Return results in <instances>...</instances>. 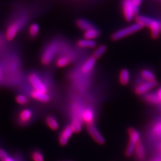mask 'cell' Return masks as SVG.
Masks as SVG:
<instances>
[{
  "label": "cell",
  "mask_w": 161,
  "mask_h": 161,
  "mask_svg": "<svg viewBox=\"0 0 161 161\" xmlns=\"http://www.w3.org/2000/svg\"><path fill=\"white\" fill-rule=\"evenodd\" d=\"M142 28H143V26L139 24L136 23V24H132L129 26H127L122 29H120L118 30V31L115 32V33H114L112 35V39L113 40H115H115H120L129 36V35H131L139 31V30H140Z\"/></svg>",
  "instance_id": "6da1fadb"
},
{
  "label": "cell",
  "mask_w": 161,
  "mask_h": 161,
  "mask_svg": "<svg viewBox=\"0 0 161 161\" xmlns=\"http://www.w3.org/2000/svg\"><path fill=\"white\" fill-rule=\"evenodd\" d=\"M122 9L125 19L131 22L138 12V8L136 7L132 0H123Z\"/></svg>",
  "instance_id": "7a4b0ae2"
},
{
  "label": "cell",
  "mask_w": 161,
  "mask_h": 161,
  "mask_svg": "<svg viewBox=\"0 0 161 161\" xmlns=\"http://www.w3.org/2000/svg\"><path fill=\"white\" fill-rule=\"evenodd\" d=\"M58 50V46L55 42L50 43L43 52L41 62L43 64L47 65L52 62L54 57Z\"/></svg>",
  "instance_id": "3957f363"
},
{
  "label": "cell",
  "mask_w": 161,
  "mask_h": 161,
  "mask_svg": "<svg viewBox=\"0 0 161 161\" xmlns=\"http://www.w3.org/2000/svg\"><path fill=\"white\" fill-rule=\"evenodd\" d=\"M26 19L24 18L22 19H19L17 21L13 22L12 24H10V26L6 30V39L8 40H9L11 41L14 38L16 37L17 35L18 32H19V30L20 28H22V26L24 24V23L26 22Z\"/></svg>",
  "instance_id": "277c9868"
},
{
  "label": "cell",
  "mask_w": 161,
  "mask_h": 161,
  "mask_svg": "<svg viewBox=\"0 0 161 161\" xmlns=\"http://www.w3.org/2000/svg\"><path fill=\"white\" fill-rule=\"evenodd\" d=\"M28 79L34 90L39 91V92L43 93H47L48 89L46 85L42 81L41 79L36 73H32L30 74L28 77Z\"/></svg>",
  "instance_id": "5b68a950"
},
{
  "label": "cell",
  "mask_w": 161,
  "mask_h": 161,
  "mask_svg": "<svg viewBox=\"0 0 161 161\" xmlns=\"http://www.w3.org/2000/svg\"><path fill=\"white\" fill-rule=\"evenodd\" d=\"M87 130L88 133L95 142H97L99 145H103L105 143V139L103 136V135L100 133L98 129L93 124L87 125Z\"/></svg>",
  "instance_id": "8992f818"
},
{
  "label": "cell",
  "mask_w": 161,
  "mask_h": 161,
  "mask_svg": "<svg viewBox=\"0 0 161 161\" xmlns=\"http://www.w3.org/2000/svg\"><path fill=\"white\" fill-rule=\"evenodd\" d=\"M158 82L157 80H154V81H147L143 83L142 84L138 85V86L136 87L134 89V92L136 95H144L148 92V91L153 89L156 86H157Z\"/></svg>",
  "instance_id": "52a82bcc"
},
{
  "label": "cell",
  "mask_w": 161,
  "mask_h": 161,
  "mask_svg": "<svg viewBox=\"0 0 161 161\" xmlns=\"http://www.w3.org/2000/svg\"><path fill=\"white\" fill-rule=\"evenodd\" d=\"M73 133L74 132L71 126H70V125H67V126L63 129L58 137V142L60 145L63 146V147L66 146L69 142V138L72 136Z\"/></svg>",
  "instance_id": "ba28073f"
},
{
  "label": "cell",
  "mask_w": 161,
  "mask_h": 161,
  "mask_svg": "<svg viewBox=\"0 0 161 161\" xmlns=\"http://www.w3.org/2000/svg\"><path fill=\"white\" fill-rule=\"evenodd\" d=\"M80 118L84 123L88 125H92L94 122L95 115L94 112L92 108H85L80 115Z\"/></svg>",
  "instance_id": "9c48e42d"
},
{
  "label": "cell",
  "mask_w": 161,
  "mask_h": 161,
  "mask_svg": "<svg viewBox=\"0 0 161 161\" xmlns=\"http://www.w3.org/2000/svg\"><path fill=\"white\" fill-rule=\"evenodd\" d=\"M30 95L31 97L36 99L38 102H43V103H47L48 102H50V97L49 95L47 94V93H43L41 92H39V91H36V90H33L30 93Z\"/></svg>",
  "instance_id": "30bf717a"
},
{
  "label": "cell",
  "mask_w": 161,
  "mask_h": 161,
  "mask_svg": "<svg viewBox=\"0 0 161 161\" xmlns=\"http://www.w3.org/2000/svg\"><path fill=\"white\" fill-rule=\"evenodd\" d=\"M148 28L150 30L151 36L154 39H157L159 36L160 30V25L158 21L153 19V21L151 22Z\"/></svg>",
  "instance_id": "8fae6325"
},
{
  "label": "cell",
  "mask_w": 161,
  "mask_h": 161,
  "mask_svg": "<svg viewBox=\"0 0 161 161\" xmlns=\"http://www.w3.org/2000/svg\"><path fill=\"white\" fill-rule=\"evenodd\" d=\"M134 153L136 157L139 161H143L146 158V151L143 144L140 142L135 146Z\"/></svg>",
  "instance_id": "7c38bea8"
},
{
  "label": "cell",
  "mask_w": 161,
  "mask_h": 161,
  "mask_svg": "<svg viewBox=\"0 0 161 161\" xmlns=\"http://www.w3.org/2000/svg\"><path fill=\"white\" fill-rule=\"evenodd\" d=\"M130 74L129 70L126 69H123L120 70L119 74V83L125 86L130 83Z\"/></svg>",
  "instance_id": "4fadbf2b"
},
{
  "label": "cell",
  "mask_w": 161,
  "mask_h": 161,
  "mask_svg": "<svg viewBox=\"0 0 161 161\" xmlns=\"http://www.w3.org/2000/svg\"><path fill=\"white\" fill-rule=\"evenodd\" d=\"M128 134L130 142L134 143L135 144L141 142L140 134L135 128H129L128 129Z\"/></svg>",
  "instance_id": "5bb4252c"
},
{
  "label": "cell",
  "mask_w": 161,
  "mask_h": 161,
  "mask_svg": "<svg viewBox=\"0 0 161 161\" xmlns=\"http://www.w3.org/2000/svg\"><path fill=\"white\" fill-rule=\"evenodd\" d=\"M32 115V111L29 109H24L19 114V120L22 124H26L30 120Z\"/></svg>",
  "instance_id": "9a60e30c"
},
{
  "label": "cell",
  "mask_w": 161,
  "mask_h": 161,
  "mask_svg": "<svg viewBox=\"0 0 161 161\" xmlns=\"http://www.w3.org/2000/svg\"><path fill=\"white\" fill-rule=\"evenodd\" d=\"M78 47L83 48H93L96 47L97 43L93 40L89 39H81L78 40Z\"/></svg>",
  "instance_id": "2e32d148"
},
{
  "label": "cell",
  "mask_w": 161,
  "mask_h": 161,
  "mask_svg": "<svg viewBox=\"0 0 161 161\" xmlns=\"http://www.w3.org/2000/svg\"><path fill=\"white\" fill-rule=\"evenodd\" d=\"M95 63H96V59H95L94 57H92L89 58L82 66L81 71L83 73H87L90 72L91 70H92V69L93 68V67L95 66Z\"/></svg>",
  "instance_id": "e0dca14e"
},
{
  "label": "cell",
  "mask_w": 161,
  "mask_h": 161,
  "mask_svg": "<svg viewBox=\"0 0 161 161\" xmlns=\"http://www.w3.org/2000/svg\"><path fill=\"white\" fill-rule=\"evenodd\" d=\"M45 122H46L47 126L52 130H57L59 128L58 122L53 115H48L45 119Z\"/></svg>",
  "instance_id": "ac0fdd59"
},
{
  "label": "cell",
  "mask_w": 161,
  "mask_h": 161,
  "mask_svg": "<svg viewBox=\"0 0 161 161\" xmlns=\"http://www.w3.org/2000/svg\"><path fill=\"white\" fill-rule=\"evenodd\" d=\"M100 34L99 30L95 28H92L91 29H89L86 31H85L83 36L85 39H89V40H93L99 37Z\"/></svg>",
  "instance_id": "d6986e66"
},
{
  "label": "cell",
  "mask_w": 161,
  "mask_h": 161,
  "mask_svg": "<svg viewBox=\"0 0 161 161\" xmlns=\"http://www.w3.org/2000/svg\"><path fill=\"white\" fill-rule=\"evenodd\" d=\"M74 133H79L82 130V122H81V118H79V117L75 116L73 118L71 124H70Z\"/></svg>",
  "instance_id": "ffe728a7"
},
{
  "label": "cell",
  "mask_w": 161,
  "mask_h": 161,
  "mask_svg": "<svg viewBox=\"0 0 161 161\" xmlns=\"http://www.w3.org/2000/svg\"><path fill=\"white\" fill-rule=\"evenodd\" d=\"M76 24L79 28L84 30V31H86V30L89 29L94 28V26L92 23H90L87 20L82 18L78 19L76 22Z\"/></svg>",
  "instance_id": "44dd1931"
},
{
  "label": "cell",
  "mask_w": 161,
  "mask_h": 161,
  "mask_svg": "<svg viewBox=\"0 0 161 161\" xmlns=\"http://www.w3.org/2000/svg\"><path fill=\"white\" fill-rule=\"evenodd\" d=\"M135 20L137 24L142 25L143 27L147 26L148 28L151 22L153 21V19L144 16H137L135 18Z\"/></svg>",
  "instance_id": "7402d4cb"
},
{
  "label": "cell",
  "mask_w": 161,
  "mask_h": 161,
  "mask_svg": "<svg viewBox=\"0 0 161 161\" xmlns=\"http://www.w3.org/2000/svg\"><path fill=\"white\" fill-rule=\"evenodd\" d=\"M144 99L146 102H147L148 103H152V104L160 103L157 94L154 93H150L146 94L144 96Z\"/></svg>",
  "instance_id": "603a6c76"
},
{
  "label": "cell",
  "mask_w": 161,
  "mask_h": 161,
  "mask_svg": "<svg viewBox=\"0 0 161 161\" xmlns=\"http://www.w3.org/2000/svg\"><path fill=\"white\" fill-rule=\"evenodd\" d=\"M140 75L147 81H154L156 80L154 74L147 69H144L140 72Z\"/></svg>",
  "instance_id": "cb8c5ba5"
},
{
  "label": "cell",
  "mask_w": 161,
  "mask_h": 161,
  "mask_svg": "<svg viewBox=\"0 0 161 161\" xmlns=\"http://www.w3.org/2000/svg\"><path fill=\"white\" fill-rule=\"evenodd\" d=\"M70 63V58L68 56H63L59 57L56 61L57 66L59 68H63Z\"/></svg>",
  "instance_id": "d4e9b609"
},
{
  "label": "cell",
  "mask_w": 161,
  "mask_h": 161,
  "mask_svg": "<svg viewBox=\"0 0 161 161\" xmlns=\"http://www.w3.org/2000/svg\"><path fill=\"white\" fill-rule=\"evenodd\" d=\"M107 50V47L105 45H100L96 49H95V51L93 54V57H94L95 59H98L101 57H102L103 54L105 53Z\"/></svg>",
  "instance_id": "484cf974"
},
{
  "label": "cell",
  "mask_w": 161,
  "mask_h": 161,
  "mask_svg": "<svg viewBox=\"0 0 161 161\" xmlns=\"http://www.w3.org/2000/svg\"><path fill=\"white\" fill-rule=\"evenodd\" d=\"M39 32H40V27L38 26V24L34 23L30 25L28 30V32L30 37L34 38L37 36L39 34Z\"/></svg>",
  "instance_id": "4316f807"
},
{
  "label": "cell",
  "mask_w": 161,
  "mask_h": 161,
  "mask_svg": "<svg viewBox=\"0 0 161 161\" xmlns=\"http://www.w3.org/2000/svg\"><path fill=\"white\" fill-rule=\"evenodd\" d=\"M135 146L136 144L134 143L129 141L126 149H125V155L127 157H130L131 156H132V154L134 153Z\"/></svg>",
  "instance_id": "83f0119b"
},
{
  "label": "cell",
  "mask_w": 161,
  "mask_h": 161,
  "mask_svg": "<svg viewBox=\"0 0 161 161\" xmlns=\"http://www.w3.org/2000/svg\"><path fill=\"white\" fill-rule=\"evenodd\" d=\"M31 158L33 161H44L42 153L39 150H34L31 154Z\"/></svg>",
  "instance_id": "f1b7e54d"
},
{
  "label": "cell",
  "mask_w": 161,
  "mask_h": 161,
  "mask_svg": "<svg viewBox=\"0 0 161 161\" xmlns=\"http://www.w3.org/2000/svg\"><path fill=\"white\" fill-rule=\"evenodd\" d=\"M16 101L19 105H26L29 102L28 98L24 95H18L16 97Z\"/></svg>",
  "instance_id": "f546056e"
},
{
  "label": "cell",
  "mask_w": 161,
  "mask_h": 161,
  "mask_svg": "<svg viewBox=\"0 0 161 161\" xmlns=\"http://www.w3.org/2000/svg\"><path fill=\"white\" fill-rule=\"evenodd\" d=\"M153 132L157 136H161V122L155 124L153 128Z\"/></svg>",
  "instance_id": "4dcf8cb0"
},
{
  "label": "cell",
  "mask_w": 161,
  "mask_h": 161,
  "mask_svg": "<svg viewBox=\"0 0 161 161\" xmlns=\"http://www.w3.org/2000/svg\"><path fill=\"white\" fill-rule=\"evenodd\" d=\"M8 156L9 155L8 154V153L6 152V151H4L3 150H0V159H1L2 161L6 159Z\"/></svg>",
  "instance_id": "1f68e13d"
},
{
  "label": "cell",
  "mask_w": 161,
  "mask_h": 161,
  "mask_svg": "<svg viewBox=\"0 0 161 161\" xmlns=\"http://www.w3.org/2000/svg\"><path fill=\"white\" fill-rule=\"evenodd\" d=\"M132 1L134 6L137 8H138L141 5V3H142V0H132Z\"/></svg>",
  "instance_id": "d6a6232c"
},
{
  "label": "cell",
  "mask_w": 161,
  "mask_h": 161,
  "mask_svg": "<svg viewBox=\"0 0 161 161\" xmlns=\"http://www.w3.org/2000/svg\"><path fill=\"white\" fill-rule=\"evenodd\" d=\"M158 97V99L160 100V102L161 103V88H160L158 91H157V93Z\"/></svg>",
  "instance_id": "836d02e7"
},
{
  "label": "cell",
  "mask_w": 161,
  "mask_h": 161,
  "mask_svg": "<svg viewBox=\"0 0 161 161\" xmlns=\"http://www.w3.org/2000/svg\"><path fill=\"white\" fill-rule=\"evenodd\" d=\"M3 161H15V160L13 158H12V157H8L5 159V160H3Z\"/></svg>",
  "instance_id": "e575fe53"
},
{
  "label": "cell",
  "mask_w": 161,
  "mask_h": 161,
  "mask_svg": "<svg viewBox=\"0 0 161 161\" xmlns=\"http://www.w3.org/2000/svg\"><path fill=\"white\" fill-rule=\"evenodd\" d=\"M0 77H1V71H0Z\"/></svg>",
  "instance_id": "d590c367"
},
{
  "label": "cell",
  "mask_w": 161,
  "mask_h": 161,
  "mask_svg": "<svg viewBox=\"0 0 161 161\" xmlns=\"http://www.w3.org/2000/svg\"><path fill=\"white\" fill-rule=\"evenodd\" d=\"M70 161H71V160H70Z\"/></svg>",
  "instance_id": "8d00e7d4"
}]
</instances>
